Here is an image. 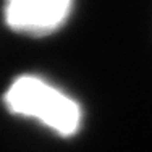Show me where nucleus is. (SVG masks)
I'll use <instances>...</instances> for the list:
<instances>
[{
    "mask_svg": "<svg viewBox=\"0 0 152 152\" xmlns=\"http://www.w3.org/2000/svg\"><path fill=\"white\" fill-rule=\"evenodd\" d=\"M3 104L10 113L34 118L65 137L73 136L81 125V108L78 104L34 75L18 76L7 89Z\"/></svg>",
    "mask_w": 152,
    "mask_h": 152,
    "instance_id": "obj_1",
    "label": "nucleus"
},
{
    "mask_svg": "<svg viewBox=\"0 0 152 152\" xmlns=\"http://www.w3.org/2000/svg\"><path fill=\"white\" fill-rule=\"evenodd\" d=\"M70 0H12L3 18L10 29L26 36H47L61 28L71 15Z\"/></svg>",
    "mask_w": 152,
    "mask_h": 152,
    "instance_id": "obj_2",
    "label": "nucleus"
}]
</instances>
